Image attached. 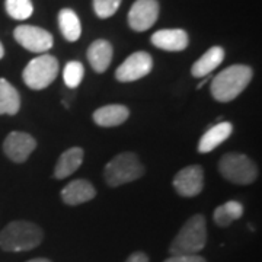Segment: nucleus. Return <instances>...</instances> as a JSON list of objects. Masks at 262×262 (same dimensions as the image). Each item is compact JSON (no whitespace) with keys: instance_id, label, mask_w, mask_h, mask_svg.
Listing matches in <instances>:
<instances>
[{"instance_id":"nucleus-1","label":"nucleus","mask_w":262,"mask_h":262,"mask_svg":"<svg viewBox=\"0 0 262 262\" xmlns=\"http://www.w3.org/2000/svg\"><path fill=\"white\" fill-rule=\"evenodd\" d=\"M252 76L253 72L249 66H229L213 79L210 92L217 102H230L246 89Z\"/></svg>"},{"instance_id":"nucleus-2","label":"nucleus","mask_w":262,"mask_h":262,"mask_svg":"<svg viewBox=\"0 0 262 262\" xmlns=\"http://www.w3.org/2000/svg\"><path fill=\"white\" fill-rule=\"evenodd\" d=\"M44 239L42 229L35 223L15 220L0 232V248L6 252H25L35 249Z\"/></svg>"},{"instance_id":"nucleus-3","label":"nucleus","mask_w":262,"mask_h":262,"mask_svg":"<svg viewBox=\"0 0 262 262\" xmlns=\"http://www.w3.org/2000/svg\"><path fill=\"white\" fill-rule=\"evenodd\" d=\"M207 244L206 217L201 214L192 215L181 227L169 246L170 255H198Z\"/></svg>"},{"instance_id":"nucleus-4","label":"nucleus","mask_w":262,"mask_h":262,"mask_svg":"<svg viewBox=\"0 0 262 262\" xmlns=\"http://www.w3.org/2000/svg\"><path fill=\"white\" fill-rule=\"evenodd\" d=\"M144 175V166L133 151H124L108 162L103 169V177L110 187H120L124 184L140 179Z\"/></svg>"},{"instance_id":"nucleus-5","label":"nucleus","mask_w":262,"mask_h":262,"mask_svg":"<svg viewBox=\"0 0 262 262\" xmlns=\"http://www.w3.org/2000/svg\"><path fill=\"white\" fill-rule=\"evenodd\" d=\"M222 177L237 185H249L258 178V168L246 155L226 153L219 162Z\"/></svg>"},{"instance_id":"nucleus-6","label":"nucleus","mask_w":262,"mask_h":262,"mask_svg":"<svg viewBox=\"0 0 262 262\" xmlns=\"http://www.w3.org/2000/svg\"><path fill=\"white\" fill-rule=\"evenodd\" d=\"M58 61L54 56L42 54L31 60L22 72V79L29 89L42 91L56 80Z\"/></svg>"},{"instance_id":"nucleus-7","label":"nucleus","mask_w":262,"mask_h":262,"mask_svg":"<svg viewBox=\"0 0 262 262\" xmlns=\"http://www.w3.org/2000/svg\"><path fill=\"white\" fill-rule=\"evenodd\" d=\"M153 69V58L146 51H137L127 57L115 70V77L120 82H134L147 76Z\"/></svg>"},{"instance_id":"nucleus-8","label":"nucleus","mask_w":262,"mask_h":262,"mask_svg":"<svg viewBox=\"0 0 262 262\" xmlns=\"http://www.w3.org/2000/svg\"><path fill=\"white\" fill-rule=\"evenodd\" d=\"M13 37L24 48L31 53H47L53 47V35L39 27L19 25L13 31Z\"/></svg>"},{"instance_id":"nucleus-9","label":"nucleus","mask_w":262,"mask_h":262,"mask_svg":"<svg viewBox=\"0 0 262 262\" xmlns=\"http://www.w3.org/2000/svg\"><path fill=\"white\" fill-rule=\"evenodd\" d=\"M158 0H136L128 12V25L136 32L150 29L159 18Z\"/></svg>"},{"instance_id":"nucleus-10","label":"nucleus","mask_w":262,"mask_h":262,"mask_svg":"<svg viewBox=\"0 0 262 262\" xmlns=\"http://www.w3.org/2000/svg\"><path fill=\"white\" fill-rule=\"evenodd\" d=\"M37 147L35 139L24 131H12L6 136L3 141V151L5 155L15 163L27 162L31 153Z\"/></svg>"},{"instance_id":"nucleus-11","label":"nucleus","mask_w":262,"mask_h":262,"mask_svg":"<svg viewBox=\"0 0 262 262\" xmlns=\"http://www.w3.org/2000/svg\"><path fill=\"white\" fill-rule=\"evenodd\" d=\"M173 188L181 196L198 195L204 188V170L198 165H191L181 169L173 178Z\"/></svg>"},{"instance_id":"nucleus-12","label":"nucleus","mask_w":262,"mask_h":262,"mask_svg":"<svg viewBox=\"0 0 262 262\" xmlns=\"http://www.w3.org/2000/svg\"><path fill=\"white\" fill-rule=\"evenodd\" d=\"M150 41L155 47L165 51H182L189 44L188 34L184 29H160L151 35Z\"/></svg>"},{"instance_id":"nucleus-13","label":"nucleus","mask_w":262,"mask_h":262,"mask_svg":"<svg viewBox=\"0 0 262 262\" xmlns=\"http://www.w3.org/2000/svg\"><path fill=\"white\" fill-rule=\"evenodd\" d=\"M96 195L94 185L86 179H75L61 189V198L67 206H79L94 200Z\"/></svg>"},{"instance_id":"nucleus-14","label":"nucleus","mask_w":262,"mask_h":262,"mask_svg":"<svg viewBox=\"0 0 262 262\" xmlns=\"http://www.w3.org/2000/svg\"><path fill=\"white\" fill-rule=\"evenodd\" d=\"M128 117H130V110L125 105H120V103L101 106L92 115L94 121L99 127H106V128L121 125L128 120Z\"/></svg>"},{"instance_id":"nucleus-15","label":"nucleus","mask_w":262,"mask_h":262,"mask_svg":"<svg viewBox=\"0 0 262 262\" xmlns=\"http://www.w3.org/2000/svg\"><path fill=\"white\" fill-rule=\"evenodd\" d=\"M114 50L106 39H96L88 48V60L96 73H103L113 61Z\"/></svg>"},{"instance_id":"nucleus-16","label":"nucleus","mask_w":262,"mask_h":262,"mask_svg":"<svg viewBox=\"0 0 262 262\" xmlns=\"http://www.w3.org/2000/svg\"><path fill=\"white\" fill-rule=\"evenodd\" d=\"M232 133H233V125L230 122L223 121L215 124L214 127L207 130L206 134L201 137V140L198 143V151L200 153H210V151H213L222 143H225L230 137Z\"/></svg>"},{"instance_id":"nucleus-17","label":"nucleus","mask_w":262,"mask_h":262,"mask_svg":"<svg viewBox=\"0 0 262 262\" xmlns=\"http://www.w3.org/2000/svg\"><path fill=\"white\" fill-rule=\"evenodd\" d=\"M223 60H225V50L222 47H211L192 64L191 75L194 77H206L222 64Z\"/></svg>"},{"instance_id":"nucleus-18","label":"nucleus","mask_w":262,"mask_h":262,"mask_svg":"<svg viewBox=\"0 0 262 262\" xmlns=\"http://www.w3.org/2000/svg\"><path fill=\"white\" fill-rule=\"evenodd\" d=\"M83 149L80 147H70L66 150L57 160L56 168H54V178L64 179L70 177L72 173H75L83 162Z\"/></svg>"},{"instance_id":"nucleus-19","label":"nucleus","mask_w":262,"mask_h":262,"mask_svg":"<svg viewBox=\"0 0 262 262\" xmlns=\"http://www.w3.org/2000/svg\"><path fill=\"white\" fill-rule=\"evenodd\" d=\"M20 110V96L15 86L0 77V115H16Z\"/></svg>"},{"instance_id":"nucleus-20","label":"nucleus","mask_w":262,"mask_h":262,"mask_svg":"<svg viewBox=\"0 0 262 262\" xmlns=\"http://www.w3.org/2000/svg\"><path fill=\"white\" fill-rule=\"evenodd\" d=\"M58 27L63 34V37L75 42L79 39L82 34V27H80V20L79 16L75 13V10L72 9H61L58 13Z\"/></svg>"},{"instance_id":"nucleus-21","label":"nucleus","mask_w":262,"mask_h":262,"mask_svg":"<svg viewBox=\"0 0 262 262\" xmlns=\"http://www.w3.org/2000/svg\"><path fill=\"white\" fill-rule=\"evenodd\" d=\"M244 214V206L239 201H227L223 206H219L214 210V219L215 225L220 227H227L232 225L234 220L241 219Z\"/></svg>"},{"instance_id":"nucleus-22","label":"nucleus","mask_w":262,"mask_h":262,"mask_svg":"<svg viewBox=\"0 0 262 262\" xmlns=\"http://www.w3.org/2000/svg\"><path fill=\"white\" fill-rule=\"evenodd\" d=\"M5 8L10 18L16 19V20L28 19L34 12V6L31 0H6Z\"/></svg>"},{"instance_id":"nucleus-23","label":"nucleus","mask_w":262,"mask_h":262,"mask_svg":"<svg viewBox=\"0 0 262 262\" xmlns=\"http://www.w3.org/2000/svg\"><path fill=\"white\" fill-rule=\"evenodd\" d=\"M84 76V67L80 61H69L63 70V79L67 88L76 89L79 84L82 83V79Z\"/></svg>"},{"instance_id":"nucleus-24","label":"nucleus","mask_w":262,"mask_h":262,"mask_svg":"<svg viewBox=\"0 0 262 262\" xmlns=\"http://www.w3.org/2000/svg\"><path fill=\"white\" fill-rule=\"evenodd\" d=\"M121 5V0H94V10L98 18H111L118 10Z\"/></svg>"},{"instance_id":"nucleus-25","label":"nucleus","mask_w":262,"mask_h":262,"mask_svg":"<svg viewBox=\"0 0 262 262\" xmlns=\"http://www.w3.org/2000/svg\"><path fill=\"white\" fill-rule=\"evenodd\" d=\"M163 262H207L200 255H172Z\"/></svg>"},{"instance_id":"nucleus-26","label":"nucleus","mask_w":262,"mask_h":262,"mask_svg":"<svg viewBox=\"0 0 262 262\" xmlns=\"http://www.w3.org/2000/svg\"><path fill=\"white\" fill-rule=\"evenodd\" d=\"M125 262H149V256L144 252H134L131 253Z\"/></svg>"},{"instance_id":"nucleus-27","label":"nucleus","mask_w":262,"mask_h":262,"mask_svg":"<svg viewBox=\"0 0 262 262\" xmlns=\"http://www.w3.org/2000/svg\"><path fill=\"white\" fill-rule=\"evenodd\" d=\"M27 262H51V261L47 259V258H34V259H29V261Z\"/></svg>"},{"instance_id":"nucleus-28","label":"nucleus","mask_w":262,"mask_h":262,"mask_svg":"<svg viewBox=\"0 0 262 262\" xmlns=\"http://www.w3.org/2000/svg\"><path fill=\"white\" fill-rule=\"evenodd\" d=\"M3 56H5V48H3L2 42H0V60L3 58Z\"/></svg>"}]
</instances>
